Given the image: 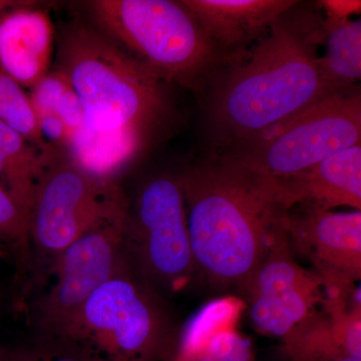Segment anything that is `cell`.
Listing matches in <instances>:
<instances>
[{"label":"cell","mask_w":361,"mask_h":361,"mask_svg":"<svg viewBox=\"0 0 361 361\" xmlns=\"http://www.w3.org/2000/svg\"><path fill=\"white\" fill-rule=\"evenodd\" d=\"M180 337L164 296L128 268L102 285L51 339L85 361H170Z\"/></svg>","instance_id":"5b68a950"},{"label":"cell","mask_w":361,"mask_h":361,"mask_svg":"<svg viewBox=\"0 0 361 361\" xmlns=\"http://www.w3.org/2000/svg\"><path fill=\"white\" fill-rule=\"evenodd\" d=\"M90 23L163 82L201 90L233 59L214 45L182 1L94 0Z\"/></svg>","instance_id":"277c9868"},{"label":"cell","mask_w":361,"mask_h":361,"mask_svg":"<svg viewBox=\"0 0 361 361\" xmlns=\"http://www.w3.org/2000/svg\"><path fill=\"white\" fill-rule=\"evenodd\" d=\"M54 70L70 82L85 114L66 153L90 174L116 180L165 115L163 80L90 21L61 28Z\"/></svg>","instance_id":"6da1fadb"},{"label":"cell","mask_w":361,"mask_h":361,"mask_svg":"<svg viewBox=\"0 0 361 361\" xmlns=\"http://www.w3.org/2000/svg\"><path fill=\"white\" fill-rule=\"evenodd\" d=\"M178 178L196 278L240 293L286 226L289 209L276 183L223 156L191 166Z\"/></svg>","instance_id":"3957f363"},{"label":"cell","mask_w":361,"mask_h":361,"mask_svg":"<svg viewBox=\"0 0 361 361\" xmlns=\"http://www.w3.org/2000/svg\"><path fill=\"white\" fill-rule=\"evenodd\" d=\"M332 361H361V358L350 357V356H346V357L339 358V360Z\"/></svg>","instance_id":"484cf974"},{"label":"cell","mask_w":361,"mask_h":361,"mask_svg":"<svg viewBox=\"0 0 361 361\" xmlns=\"http://www.w3.org/2000/svg\"><path fill=\"white\" fill-rule=\"evenodd\" d=\"M128 209L90 228L56 259L54 283L32 310L39 339L54 338L102 285L130 268L123 239Z\"/></svg>","instance_id":"9c48e42d"},{"label":"cell","mask_w":361,"mask_h":361,"mask_svg":"<svg viewBox=\"0 0 361 361\" xmlns=\"http://www.w3.org/2000/svg\"><path fill=\"white\" fill-rule=\"evenodd\" d=\"M11 357V350H7L0 344V361H9Z\"/></svg>","instance_id":"d4e9b609"},{"label":"cell","mask_w":361,"mask_h":361,"mask_svg":"<svg viewBox=\"0 0 361 361\" xmlns=\"http://www.w3.org/2000/svg\"><path fill=\"white\" fill-rule=\"evenodd\" d=\"M25 1H16V0H0V14L6 13L9 9L20 6Z\"/></svg>","instance_id":"cb8c5ba5"},{"label":"cell","mask_w":361,"mask_h":361,"mask_svg":"<svg viewBox=\"0 0 361 361\" xmlns=\"http://www.w3.org/2000/svg\"><path fill=\"white\" fill-rule=\"evenodd\" d=\"M42 151L0 121V185L30 216L33 191L49 149Z\"/></svg>","instance_id":"9a60e30c"},{"label":"cell","mask_w":361,"mask_h":361,"mask_svg":"<svg viewBox=\"0 0 361 361\" xmlns=\"http://www.w3.org/2000/svg\"><path fill=\"white\" fill-rule=\"evenodd\" d=\"M0 121L6 123L35 148H51L44 141L37 125L30 94L0 68Z\"/></svg>","instance_id":"e0dca14e"},{"label":"cell","mask_w":361,"mask_h":361,"mask_svg":"<svg viewBox=\"0 0 361 361\" xmlns=\"http://www.w3.org/2000/svg\"><path fill=\"white\" fill-rule=\"evenodd\" d=\"M298 2L294 0H182L209 39L228 58L230 56L227 52L231 49L237 51L258 35H264L271 26Z\"/></svg>","instance_id":"5bb4252c"},{"label":"cell","mask_w":361,"mask_h":361,"mask_svg":"<svg viewBox=\"0 0 361 361\" xmlns=\"http://www.w3.org/2000/svg\"><path fill=\"white\" fill-rule=\"evenodd\" d=\"M0 254H1V253H0Z\"/></svg>","instance_id":"4316f807"},{"label":"cell","mask_w":361,"mask_h":361,"mask_svg":"<svg viewBox=\"0 0 361 361\" xmlns=\"http://www.w3.org/2000/svg\"><path fill=\"white\" fill-rule=\"evenodd\" d=\"M320 6L326 13L327 18L334 20H350L353 14L360 13L361 8L360 1H351V0H325L320 1Z\"/></svg>","instance_id":"7402d4cb"},{"label":"cell","mask_w":361,"mask_h":361,"mask_svg":"<svg viewBox=\"0 0 361 361\" xmlns=\"http://www.w3.org/2000/svg\"><path fill=\"white\" fill-rule=\"evenodd\" d=\"M129 204L118 180L90 174L65 149L51 148L35 183L28 216L33 282L47 279L61 252Z\"/></svg>","instance_id":"8992f818"},{"label":"cell","mask_w":361,"mask_h":361,"mask_svg":"<svg viewBox=\"0 0 361 361\" xmlns=\"http://www.w3.org/2000/svg\"><path fill=\"white\" fill-rule=\"evenodd\" d=\"M360 139L361 94L353 85L310 104L253 144L221 156L254 174L285 179L360 144Z\"/></svg>","instance_id":"52a82bcc"},{"label":"cell","mask_w":361,"mask_h":361,"mask_svg":"<svg viewBox=\"0 0 361 361\" xmlns=\"http://www.w3.org/2000/svg\"><path fill=\"white\" fill-rule=\"evenodd\" d=\"M32 1L0 14V68L32 90L51 71L56 35L47 11Z\"/></svg>","instance_id":"7c38bea8"},{"label":"cell","mask_w":361,"mask_h":361,"mask_svg":"<svg viewBox=\"0 0 361 361\" xmlns=\"http://www.w3.org/2000/svg\"><path fill=\"white\" fill-rule=\"evenodd\" d=\"M280 198L290 210L298 205L361 211L360 144L339 152L300 174L274 179Z\"/></svg>","instance_id":"4fadbf2b"},{"label":"cell","mask_w":361,"mask_h":361,"mask_svg":"<svg viewBox=\"0 0 361 361\" xmlns=\"http://www.w3.org/2000/svg\"><path fill=\"white\" fill-rule=\"evenodd\" d=\"M123 239L133 272L161 295L182 290L196 278L178 175L142 183L130 201Z\"/></svg>","instance_id":"ba28073f"},{"label":"cell","mask_w":361,"mask_h":361,"mask_svg":"<svg viewBox=\"0 0 361 361\" xmlns=\"http://www.w3.org/2000/svg\"><path fill=\"white\" fill-rule=\"evenodd\" d=\"M299 4L271 26L245 61L236 59L217 73L209 122L219 145L228 148L224 154L253 144L310 104L341 92L320 71L323 20Z\"/></svg>","instance_id":"7a4b0ae2"},{"label":"cell","mask_w":361,"mask_h":361,"mask_svg":"<svg viewBox=\"0 0 361 361\" xmlns=\"http://www.w3.org/2000/svg\"><path fill=\"white\" fill-rule=\"evenodd\" d=\"M286 233L293 257L308 261L327 289L355 293L361 278V211L295 206L287 214Z\"/></svg>","instance_id":"8fae6325"},{"label":"cell","mask_w":361,"mask_h":361,"mask_svg":"<svg viewBox=\"0 0 361 361\" xmlns=\"http://www.w3.org/2000/svg\"><path fill=\"white\" fill-rule=\"evenodd\" d=\"M240 294L254 327L283 344L326 313L331 298L320 275L292 255L286 226Z\"/></svg>","instance_id":"30bf717a"},{"label":"cell","mask_w":361,"mask_h":361,"mask_svg":"<svg viewBox=\"0 0 361 361\" xmlns=\"http://www.w3.org/2000/svg\"><path fill=\"white\" fill-rule=\"evenodd\" d=\"M323 44L326 54L319 58L324 80L336 90L353 87L361 78V21L324 18Z\"/></svg>","instance_id":"2e32d148"},{"label":"cell","mask_w":361,"mask_h":361,"mask_svg":"<svg viewBox=\"0 0 361 361\" xmlns=\"http://www.w3.org/2000/svg\"><path fill=\"white\" fill-rule=\"evenodd\" d=\"M54 113L59 116L68 130L70 135L68 145H70L71 140L82 130L85 123L84 106L71 85L59 97Z\"/></svg>","instance_id":"44dd1931"},{"label":"cell","mask_w":361,"mask_h":361,"mask_svg":"<svg viewBox=\"0 0 361 361\" xmlns=\"http://www.w3.org/2000/svg\"><path fill=\"white\" fill-rule=\"evenodd\" d=\"M70 85L63 73L52 70L32 90H30V99L35 115L54 113L56 103L66 87Z\"/></svg>","instance_id":"ffe728a7"},{"label":"cell","mask_w":361,"mask_h":361,"mask_svg":"<svg viewBox=\"0 0 361 361\" xmlns=\"http://www.w3.org/2000/svg\"><path fill=\"white\" fill-rule=\"evenodd\" d=\"M0 239L13 246L16 251L20 274L32 268L28 216L13 196L0 185Z\"/></svg>","instance_id":"ac0fdd59"},{"label":"cell","mask_w":361,"mask_h":361,"mask_svg":"<svg viewBox=\"0 0 361 361\" xmlns=\"http://www.w3.org/2000/svg\"><path fill=\"white\" fill-rule=\"evenodd\" d=\"M171 361H229L225 360V358L221 357V356L215 355V353H211V351L203 350L200 353H195L187 357L177 358V360H173Z\"/></svg>","instance_id":"603a6c76"},{"label":"cell","mask_w":361,"mask_h":361,"mask_svg":"<svg viewBox=\"0 0 361 361\" xmlns=\"http://www.w3.org/2000/svg\"><path fill=\"white\" fill-rule=\"evenodd\" d=\"M9 361H85L75 349L56 339H39L32 348L11 350Z\"/></svg>","instance_id":"d6986e66"}]
</instances>
